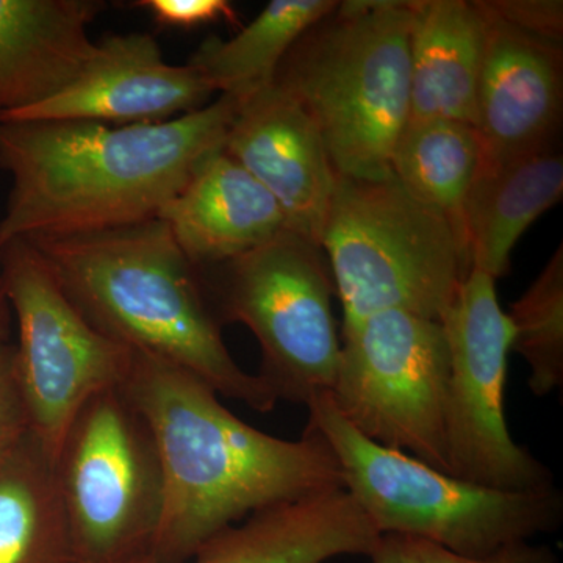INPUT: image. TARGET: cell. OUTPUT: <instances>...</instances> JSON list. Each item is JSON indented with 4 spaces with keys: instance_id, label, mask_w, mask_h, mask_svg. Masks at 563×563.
I'll return each instance as SVG.
<instances>
[{
    "instance_id": "1",
    "label": "cell",
    "mask_w": 563,
    "mask_h": 563,
    "mask_svg": "<svg viewBox=\"0 0 563 563\" xmlns=\"http://www.w3.org/2000/svg\"><path fill=\"white\" fill-rule=\"evenodd\" d=\"M121 388L161 455L165 503L154 563H187L210 537L257 510L344 488L320 432L306 428L301 439L284 440L258 431L179 366L133 351Z\"/></svg>"
},
{
    "instance_id": "2",
    "label": "cell",
    "mask_w": 563,
    "mask_h": 563,
    "mask_svg": "<svg viewBox=\"0 0 563 563\" xmlns=\"http://www.w3.org/2000/svg\"><path fill=\"white\" fill-rule=\"evenodd\" d=\"M239 101L220 95L158 124L0 120V172L11 177L0 251L13 240L57 239L139 224L224 147Z\"/></svg>"
},
{
    "instance_id": "3",
    "label": "cell",
    "mask_w": 563,
    "mask_h": 563,
    "mask_svg": "<svg viewBox=\"0 0 563 563\" xmlns=\"http://www.w3.org/2000/svg\"><path fill=\"white\" fill-rule=\"evenodd\" d=\"M91 325L195 374L218 395L272 412L277 399L233 361L192 265L158 218L107 231L27 240Z\"/></svg>"
},
{
    "instance_id": "4",
    "label": "cell",
    "mask_w": 563,
    "mask_h": 563,
    "mask_svg": "<svg viewBox=\"0 0 563 563\" xmlns=\"http://www.w3.org/2000/svg\"><path fill=\"white\" fill-rule=\"evenodd\" d=\"M409 31V2H339L277 69L274 84L309 114L339 176H391L410 120Z\"/></svg>"
},
{
    "instance_id": "5",
    "label": "cell",
    "mask_w": 563,
    "mask_h": 563,
    "mask_svg": "<svg viewBox=\"0 0 563 563\" xmlns=\"http://www.w3.org/2000/svg\"><path fill=\"white\" fill-rule=\"evenodd\" d=\"M307 409L306 428L320 432L331 446L344 488L380 533L418 537L483 559L562 523L563 496L555 485L510 492L468 483L374 443L344 420L329 393Z\"/></svg>"
},
{
    "instance_id": "6",
    "label": "cell",
    "mask_w": 563,
    "mask_h": 563,
    "mask_svg": "<svg viewBox=\"0 0 563 563\" xmlns=\"http://www.w3.org/2000/svg\"><path fill=\"white\" fill-rule=\"evenodd\" d=\"M320 246L342 301L343 331L385 310L440 322L472 272L446 218L393 174H336Z\"/></svg>"
},
{
    "instance_id": "7",
    "label": "cell",
    "mask_w": 563,
    "mask_h": 563,
    "mask_svg": "<svg viewBox=\"0 0 563 563\" xmlns=\"http://www.w3.org/2000/svg\"><path fill=\"white\" fill-rule=\"evenodd\" d=\"M201 269L218 321L246 325L262 350L258 377L277 401L306 404L335 385L342 340L324 251L285 229L268 243Z\"/></svg>"
},
{
    "instance_id": "8",
    "label": "cell",
    "mask_w": 563,
    "mask_h": 563,
    "mask_svg": "<svg viewBox=\"0 0 563 563\" xmlns=\"http://www.w3.org/2000/svg\"><path fill=\"white\" fill-rule=\"evenodd\" d=\"M54 473L81 563L151 558L165 503L161 455L150 424L121 387L81 407Z\"/></svg>"
},
{
    "instance_id": "9",
    "label": "cell",
    "mask_w": 563,
    "mask_h": 563,
    "mask_svg": "<svg viewBox=\"0 0 563 563\" xmlns=\"http://www.w3.org/2000/svg\"><path fill=\"white\" fill-rule=\"evenodd\" d=\"M0 273L18 325L16 369L32 435L54 463L81 407L124 384L133 351L87 321L27 240L2 247Z\"/></svg>"
},
{
    "instance_id": "10",
    "label": "cell",
    "mask_w": 563,
    "mask_h": 563,
    "mask_svg": "<svg viewBox=\"0 0 563 563\" xmlns=\"http://www.w3.org/2000/svg\"><path fill=\"white\" fill-rule=\"evenodd\" d=\"M450 351L440 322L385 310L343 331L331 395L374 443L450 474L444 439Z\"/></svg>"
},
{
    "instance_id": "11",
    "label": "cell",
    "mask_w": 563,
    "mask_h": 563,
    "mask_svg": "<svg viewBox=\"0 0 563 563\" xmlns=\"http://www.w3.org/2000/svg\"><path fill=\"white\" fill-rule=\"evenodd\" d=\"M450 351L444 439L451 476L510 492L554 487L553 474L510 437L504 415L514 328L496 280L472 268L443 320Z\"/></svg>"
},
{
    "instance_id": "12",
    "label": "cell",
    "mask_w": 563,
    "mask_h": 563,
    "mask_svg": "<svg viewBox=\"0 0 563 563\" xmlns=\"http://www.w3.org/2000/svg\"><path fill=\"white\" fill-rule=\"evenodd\" d=\"M213 87L190 65H169L151 33L111 35L69 87L3 121L158 124L209 106Z\"/></svg>"
},
{
    "instance_id": "13",
    "label": "cell",
    "mask_w": 563,
    "mask_h": 563,
    "mask_svg": "<svg viewBox=\"0 0 563 563\" xmlns=\"http://www.w3.org/2000/svg\"><path fill=\"white\" fill-rule=\"evenodd\" d=\"M222 151L276 199L290 231L320 246L336 173L292 96L273 84L239 101Z\"/></svg>"
},
{
    "instance_id": "14",
    "label": "cell",
    "mask_w": 563,
    "mask_h": 563,
    "mask_svg": "<svg viewBox=\"0 0 563 563\" xmlns=\"http://www.w3.org/2000/svg\"><path fill=\"white\" fill-rule=\"evenodd\" d=\"M487 14L477 81L481 155L506 161L554 147L562 118L561 44L537 38Z\"/></svg>"
},
{
    "instance_id": "15",
    "label": "cell",
    "mask_w": 563,
    "mask_h": 563,
    "mask_svg": "<svg viewBox=\"0 0 563 563\" xmlns=\"http://www.w3.org/2000/svg\"><path fill=\"white\" fill-rule=\"evenodd\" d=\"M380 532L346 488L265 507L214 533L191 563H328L372 553Z\"/></svg>"
},
{
    "instance_id": "16",
    "label": "cell",
    "mask_w": 563,
    "mask_h": 563,
    "mask_svg": "<svg viewBox=\"0 0 563 563\" xmlns=\"http://www.w3.org/2000/svg\"><path fill=\"white\" fill-rule=\"evenodd\" d=\"M157 218L198 268L233 261L288 229L276 199L222 150L196 166Z\"/></svg>"
},
{
    "instance_id": "17",
    "label": "cell",
    "mask_w": 563,
    "mask_h": 563,
    "mask_svg": "<svg viewBox=\"0 0 563 563\" xmlns=\"http://www.w3.org/2000/svg\"><path fill=\"white\" fill-rule=\"evenodd\" d=\"M99 0H0V117L54 98L90 65Z\"/></svg>"
},
{
    "instance_id": "18",
    "label": "cell",
    "mask_w": 563,
    "mask_h": 563,
    "mask_svg": "<svg viewBox=\"0 0 563 563\" xmlns=\"http://www.w3.org/2000/svg\"><path fill=\"white\" fill-rule=\"evenodd\" d=\"M410 120L476 125L487 14L479 2H409Z\"/></svg>"
},
{
    "instance_id": "19",
    "label": "cell",
    "mask_w": 563,
    "mask_h": 563,
    "mask_svg": "<svg viewBox=\"0 0 563 563\" xmlns=\"http://www.w3.org/2000/svg\"><path fill=\"white\" fill-rule=\"evenodd\" d=\"M562 195L563 158L555 147L506 161L481 155L463 210L470 266L495 280L504 276L520 236Z\"/></svg>"
},
{
    "instance_id": "20",
    "label": "cell",
    "mask_w": 563,
    "mask_h": 563,
    "mask_svg": "<svg viewBox=\"0 0 563 563\" xmlns=\"http://www.w3.org/2000/svg\"><path fill=\"white\" fill-rule=\"evenodd\" d=\"M0 563H81L54 463L33 435L0 466Z\"/></svg>"
},
{
    "instance_id": "21",
    "label": "cell",
    "mask_w": 563,
    "mask_h": 563,
    "mask_svg": "<svg viewBox=\"0 0 563 563\" xmlns=\"http://www.w3.org/2000/svg\"><path fill=\"white\" fill-rule=\"evenodd\" d=\"M336 7L335 0H273L231 40L203 41L187 65L201 73L214 92L243 101L274 84L296 41Z\"/></svg>"
},
{
    "instance_id": "22",
    "label": "cell",
    "mask_w": 563,
    "mask_h": 563,
    "mask_svg": "<svg viewBox=\"0 0 563 563\" xmlns=\"http://www.w3.org/2000/svg\"><path fill=\"white\" fill-rule=\"evenodd\" d=\"M479 161L481 140L472 124L422 120L407 122L390 162L393 177L446 218L466 261L463 210Z\"/></svg>"
},
{
    "instance_id": "23",
    "label": "cell",
    "mask_w": 563,
    "mask_h": 563,
    "mask_svg": "<svg viewBox=\"0 0 563 563\" xmlns=\"http://www.w3.org/2000/svg\"><path fill=\"white\" fill-rule=\"evenodd\" d=\"M514 340L531 368L529 388L547 396L563 384V247L559 246L529 290L512 303Z\"/></svg>"
},
{
    "instance_id": "24",
    "label": "cell",
    "mask_w": 563,
    "mask_h": 563,
    "mask_svg": "<svg viewBox=\"0 0 563 563\" xmlns=\"http://www.w3.org/2000/svg\"><path fill=\"white\" fill-rule=\"evenodd\" d=\"M368 558L372 563H559L558 555L547 544L518 543L490 558L476 559L402 533H380Z\"/></svg>"
},
{
    "instance_id": "25",
    "label": "cell",
    "mask_w": 563,
    "mask_h": 563,
    "mask_svg": "<svg viewBox=\"0 0 563 563\" xmlns=\"http://www.w3.org/2000/svg\"><path fill=\"white\" fill-rule=\"evenodd\" d=\"M32 435L31 420L16 369V350L0 342V466Z\"/></svg>"
},
{
    "instance_id": "26",
    "label": "cell",
    "mask_w": 563,
    "mask_h": 563,
    "mask_svg": "<svg viewBox=\"0 0 563 563\" xmlns=\"http://www.w3.org/2000/svg\"><path fill=\"white\" fill-rule=\"evenodd\" d=\"M485 9L518 31L561 44L563 3L561 0H484Z\"/></svg>"
},
{
    "instance_id": "27",
    "label": "cell",
    "mask_w": 563,
    "mask_h": 563,
    "mask_svg": "<svg viewBox=\"0 0 563 563\" xmlns=\"http://www.w3.org/2000/svg\"><path fill=\"white\" fill-rule=\"evenodd\" d=\"M135 5L147 11L163 27L192 29L220 21L239 24L228 0H140Z\"/></svg>"
},
{
    "instance_id": "28",
    "label": "cell",
    "mask_w": 563,
    "mask_h": 563,
    "mask_svg": "<svg viewBox=\"0 0 563 563\" xmlns=\"http://www.w3.org/2000/svg\"><path fill=\"white\" fill-rule=\"evenodd\" d=\"M11 329V309L3 288L2 273H0V342H9Z\"/></svg>"
},
{
    "instance_id": "29",
    "label": "cell",
    "mask_w": 563,
    "mask_h": 563,
    "mask_svg": "<svg viewBox=\"0 0 563 563\" xmlns=\"http://www.w3.org/2000/svg\"><path fill=\"white\" fill-rule=\"evenodd\" d=\"M136 563H154V562H152L151 558H147V559H143V561H140V562H136Z\"/></svg>"
}]
</instances>
